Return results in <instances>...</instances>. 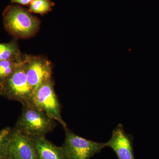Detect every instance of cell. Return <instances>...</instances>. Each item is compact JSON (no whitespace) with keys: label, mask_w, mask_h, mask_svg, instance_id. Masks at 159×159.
<instances>
[{"label":"cell","mask_w":159,"mask_h":159,"mask_svg":"<svg viewBox=\"0 0 159 159\" xmlns=\"http://www.w3.org/2000/svg\"><path fill=\"white\" fill-rule=\"evenodd\" d=\"M31 13L21 6H7L2 15L6 31L16 39L33 37L39 30L40 21Z\"/></svg>","instance_id":"1"},{"label":"cell","mask_w":159,"mask_h":159,"mask_svg":"<svg viewBox=\"0 0 159 159\" xmlns=\"http://www.w3.org/2000/svg\"><path fill=\"white\" fill-rule=\"evenodd\" d=\"M11 129L7 127L0 130V159H3L8 139Z\"/></svg>","instance_id":"13"},{"label":"cell","mask_w":159,"mask_h":159,"mask_svg":"<svg viewBox=\"0 0 159 159\" xmlns=\"http://www.w3.org/2000/svg\"><path fill=\"white\" fill-rule=\"evenodd\" d=\"M33 0H11V3H17L23 6L30 5Z\"/></svg>","instance_id":"14"},{"label":"cell","mask_w":159,"mask_h":159,"mask_svg":"<svg viewBox=\"0 0 159 159\" xmlns=\"http://www.w3.org/2000/svg\"><path fill=\"white\" fill-rule=\"evenodd\" d=\"M24 56L18 59H12L0 61V86L13 74L22 63Z\"/></svg>","instance_id":"11"},{"label":"cell","mask_w":159,"mask_h":159,"mask_svg":"<svg viewBox=\"0 0 159 159\" xmlns=\"http://www.w3.org/2000/svg\"><path fill=\"white\" fill-rule=\"evenodd\" d=\"M134 138L127 133L122 124L114 129L110 139L106 142V147L114 151L118 159H135L133 148Z\"/></svg>","instance_id":"8"},{"label":"cell","mask_w":159,"mask_h":159,"mask_svg":"<svg viewBox=\"0 0 159 159\" xmlns=\"http://www.w3.org/2000/svg\"><path fill=\"white\" fill-rule=\"evenodd\" d=\"M3 159H38L32 138L11 129Z\"/></svg>","instance_id":"7"},{"label":"cell","mask_w":159,"mask_h":159,"mask_svg":"<svg viewBox=\"0 0 159 159\" xmlns=\"http://www.w3.org/2000/svg\"><path fill=\"white\" fill-rule=\"evenodd\" d=\"M24 64L28 82L34 93L52 79V64L45 57L26 55L24 56Z\"/></svg>","instance_id":"6"},{"label":"cell","mask_w":159,"mask_h":159,"mask_svg":"<svg viewBox=\"0 0 159 159\" xmlns=\"http://www.w3.org/2000/svg\"><path fill=\"white\" fill-rule=\"evenodd\" d=\"M33 93L27 80L23 59L13 74L0 86V95L24 105L31 103Z\"/></svg>","instance_id":"3"},{"label":"cell","mask_w":159,"mask_h":159,"mask_svg":"<svg viewBox=\"0 0 159 159\" xmlns=\"http://www.w3.org/2000/svg\"><path fill=\"white\" fill-rule=\"evenodd\" d=\"M22 57L16 40L8 43H0V61L18 59Z\"/></svg>","instance_id":"10"},{"label":"cell","mask_w":159,"mask_h":159,"mask_svg":"<svg viewBox=\"0 0 159 159\" xmlns=\"http://www.w3.org/2000/svg\"><path fill=\"white\" fill-rule=\"evenodd\" d=\"M59 122L64 129L67 128L61 116V109L52 79L39 87L33 93L31 103Z\"/></svg>","instance_id":"5"},{"label":"cell","mask_w":159,"mask_h":159,"mask_svg":"<svg viewBox=\"0 0 159 159\" xmlns=\"http://www.w3.org/2000/svg\"><path fill=\"white\" fill-rule=\"evenodd\" d=\"M31 138L38 159H67L62 146L59 147L54 145L45 136Z\"/></svg>","instance_id":"9"},{"label":"cell","mask_w":159,"mask_h":159,"mask_svg":"<svg viewBox=\"0 0 159 159\" xmlns=\"http://www.w3.org/2000/svg\"><path fill=\"white\" fill-rule=\"evenodd\" d=\"M55 125V120L32 103H29L23 105L21 114L15 127L26 135L33 138L46 136Z\"/></svg>","instance_id":"2"},{"label":"cell","mask_w":159,"mask_h":159,"mask_svg":"<svg viewBox=\"0 0 159 159\" xmlns=\"http://www.w3.org/2000/svg\"><path fill=\"white\" fill-rule=\"evenodd\" d=\"M54 5L51 0H33L30 4L29 11L43 15L51 11Z\"/></svg>","instance_id":"12"},{"label":"cell","mask_w":159,"mask_h":159,"mask_svg":"<svg viewBox=\"0 0 159 159\" xmlns=\"http://www.w3.org/2000/svg\"><path fill=\"white\" fill-rule=\"evenodd\" d=\"M65 139L62 146L67 159H90L106 147V143L88 140L64 129Z\"/></svg>","instance_id":"4"}]
</instances>
